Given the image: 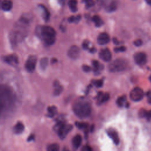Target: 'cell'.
I'll list each match as a JSON object with an SVG mask.
<instances>
[{"mask_svg":"<svg viewBox=\"0 0 151 151\" xmlns=\"http://www.w3.org/2000/svg\"><path fill=\"white\" fill-rule=\"evenodd\" d=\"M146 96H147V101L148 102L151 104V91H149L147 92V94H146Z\"/></svg>","mask_w":151,"mask_h":151,"instance_id":"36","label":"cell"},{"mask_svg":"<svg viewBox=\"0 0 151 151\" xmlns=\"http://www.w3.org/2000/svg\"><path fill=\"white\" fill-rule=\"evenodd\" d=\"M134 60L135 63L139 65H143L147 61V57L145 53L138 52L134 55Z\"/></svg>","mask_w":151,"mask_h":151,"instance_id":"8","label":"cell"},{"mask_svg":"<svg viewBox=\"0 0 151 151\" xmlns=\"http://www.w3.org/2000/svg\"><path fill=\"white\" fill-rule=\"evenodd\" d=\"M68 6L72 12H75L77 11V0H70L68 1Z\"/></svg>","mask_w":151,"mask_h":151,"instance_id":"22","label":"cell"},{"mask_svg":"<svg viewBox=\"0 0 151 151\" xmlns=\"http://www.w3.org/2000/svg\"><path fill=\"white\" fill-rule=\"evenodd\" d=\"M99 57L104 61H109L111 59V54L108 48L101 49L99 52Z\"/></svg>","mask_w":151,"mask_h":151,"instance_id":"11","label":"cell"},{"mask_svg":"<svg viewBox=\"0 0 151 151\" xmlns=\"http://www.w3.org/2000/svg\"><path fill=\"white\" fill-rule=\"evenodd\" d=\"M149 80H150V81H151V76L149 77Z\"/></svg>","mask_w":151,"mask_h":151,"instance_id":"42","label":"cell"},{"mask_svg":"<svg viewBox=\"0 0 151 151\" xmlns=\"http://www.w3.org/2000/svg\"><path fill=\"white\" fill-rule=\"evenodd\" d=\"M14 99L12 89L6 85H0V117L5 115L12 109Z\"/></svg>","mask_w":151,"mask_h":151,"instance_id":"1","label":"cell"},{"mask_svg":"<svg viewBox=\"0 0 151 151\" xmlns=\"http://www.w3.org/2000/svg\"><path fill=\"white\" fill-rule=\"evenodd\" d=\"M81 19V16L77 15V16H71L68 18V21L70 22H78Z\"/></svg>","mask_w":151,"mask_h":151,"instance_id":"29","label":"cell"},{"mask_svg":"<svg viewBox=\"0 0 151 151\" xmlns=\"http://www.w3.org/2000/svg\"><path fill=\"white\" fill-rule=\"evenodd\" d=\"M145 114H146L147 117H151V110H150L149 111H147V112H145Z\"/></svg>","mask_w":151,"mask_h":151,"instance_id":"39","label":"cell"},{"mask_svg":"<svg viewBox=\"0 0 151 151\" xmlns=\"http://www.w3.org/2000/svg\"><path fill=\"white\" fill-rule=\"evenodd\" d=\"M107 133L109 136L112 139V140L116 145H117L119 143V138L118 134L114 130L112 129H110L107 130Z\"/></svg>","mask_w":151,"mask_h":151,"instance_id":"14","label":"cell"},{"mask_svg":"<svg viewBox=\"0 0 151 151\" xmlns=\"http://www.w3.org/2000/svg\"><path fill=\"white\" fill-rule=\"evenodd\" d=\"M82 68L85 72H89L91 70V67L87 65H83Z\"/></svg>","mask_w":151,"mask_h":151,"instance_id":"35","label":"cell"},{"mask_svg":"<svg viewBox=\"0 0 151 151\" xmlns=\"http://www.w3.org/2000/svg\"><path fill=\"white\" fill-rule=\"evenodd\" d=\"M126 50V48L123 46H121V47H117V48H114V51L116 52H122V51H124Z\"/></svg>","mask_w":151,"mask_h":151,"instance_id":"33","label":"cell"},{"mask_svg":"<svg viewBox=\"0 0 151 151\" xmlns=\"http://www.w3.org/2000/svg\"><path fill=\"white\" fill-rule=\"evenodd\" d=\"M24 130V126L22 123L18 122L14 127V132L15 134H20Z\"/></svg>","mask_w":151,"mask_h":151,"instance_id":"19","label":"cell"},{"mask_svg":"<svg viewBox=\"0 0 151 151\" xmlns=\"http://www.w3.org/2000/svg\"><path fill=\"white\" fill-rule=\"evenodd\" d=\"M57 113V108L52 106L48 107V116L52 117Z\"/></svg>","mask_w":151,"mask_h":151,"instance_id":"26","label":"cell"},{"mask_svg":"<svg viewBox=\"0 0 151 151\" xmlns=\"http://www.w3.org/2000/svg\"><path fill=\"white\" fill-rule=\"evenodd\" d=\"M81 141H82V137L81 136V135L80 134H77L76 135L74 138L73 139V147L76 149L78 148L81 143Z\"/></svg>","mask_w":151,"mask_h":151,"instance_id":"16","label":"cell"},{"mask_svg":"<svg viewBox=\"0 0 151 151\" xmlns=\"http://www.w3.org/2000/svg\"><path fill=\"white\" fill-rule=\"evenodd\" d=\"M126 101V97L125 96H121L118 98V99L117 100V104L119 106L122 107Z\"/></svg>","mask_w":151,"mask_h":151,"instance_id":"27","label":"cell"},{"mask_svg":"<svg viewBox=\"0 0 151 151\" xmlns=\"http://www.w3.org/2000/svg\"><path fill=\"white\" fill-rule=\"evenodd\" d=\"M80 51L79 48L77 45L71 46L68 51V56L73 60H76L78 58L80 55Z\"/></svg>","mask_w":151,"mask_h":151,"instance_id":"10","label":"cell"},{"mask_svg":"<svg viewBox=\"0 0 151 151\" xmlns=\"http://www.w3.org/2000/svg\"><path fill=\"white\" fill-rule=\"evenodd\" d=\"M110 41L109 35L106 32H102L97 37V42L100 45H104Z\"/></svg>","mask_w":151,"mask_h":151,"instance_id":"12","label":"cell"},{"mask_svg":"<svg viewBox=\"0 0 151 151\" xmlns=\"http://www.w3.org/2000/svg\"><path fill=\"white\" fill-rule=\"evenodd\" d=\"M83 1L84 2L87 8L91 7L94 5V2L93 0H83Z\"/></svg>","mask_w":151,"mask_h":151,"instance_id":"30","label":"cell"},{"mask_svg":"<svg viewBox=\"0 0 151 151\" xmlns=\"http://www.w3.org/2000/svg\"><path fill=\"white\" fill-rule=\"evenodd\" d=\"M94 84H95V86L97 87H100L102 86L103 85V81L101 80H95L93 81Z\"/></svg>","mask_w":151,"mask_h":151,"instance_id":"31","label":"cell"},{"mask_svg":"<svg viewBox=\"0 0 151 151\" xmlns=\"http://www.w3.org/2000/svg\"><path fill=\"white\" fill-rule=\"evenodd\" d=\"M38 36L43 40L45 44L47 45H52L56 40V32L55 29L50 26H42L38 28Z\"/></svg>","mask_w":151,"mask_h":151,"instance_id":"2","label":"cell"},{"mask_svg":"<svg viewBox=\"0 0 151 151\" xmlns=\"http://www.w3.org/2000/svg\"><path fill=\"white\" fill-rule=\"evenodd\" d=\"M34 139V134H31L29 136L28 138V142H30V141H32Z\"/></svg>","mask_w":151,"mask_h":151,"instance_id":"38","label":"cell"},{"mask_svg":"<svg viewBox=\"0 0 151 151\" xmlns=\"http://www.w3.org/2000/svg\"><path fill=\"white\" fill-rule=\"evenodd\" d=\"M109 94L108 93H99L98 96V102L99 103H103L107 101L109 99Z\"/></svg>","mask_w":151,"mask_h":151,"instance_id":"18","label":"cell"},{"mask_svg":"<svg viewBox=\"0 0 151 151\" xmlns=\"http://www.w3.org/2000/svg\"><path fill=\"white\" fill-rule=\"evenodd\" d=\"M62 151H70V150H69L68 149H67V147H64V148L63 149Z\"/></svg>","mask_w":151,"mask_h":151,"instance_id":"41","label":"cell"},{"mask_svg":"<svg viewBox=\"0 0 151 151\" xmlns=\"http://www.w3.org/2000/svg\"><path fill=\"white\" fill-rule=\"evenodd\" d=\"M0 3H1V0H0Z\"/></svg>","mask_w":151,"mask_h":151,"instance_id":"43","label":"cell"},{"mask_svg":"<svg viewBox=\"0 0 151 151\" xmlns=\"http://www.w3.org/2000/svg\"><path fill=\"white\" fill-rule=\"evenodd\" d=\"M144 96V93L142 88L140 87L134 88L130 93V99L134 101L141 100Z\"/></svg>","mask_w":151,"mask_h":151,"instance_id":"6","label":"cell"},{"mask_svg":"<svg viewBox=\"0 0 151 151\" xmlns=\"http://www.w3.org/2000/svg\"><path fill=\"white\" fill-rule=\"evenodd\" d=\"M47 151H59L60 146L57 143H52L49 145L47 148Z\"/></svg>","mask_w":151,"mask_h":151,"instance_id":"25","label":"cell"},{"mask_svg":"<svg viewBox=\"0 0 151 151\" xmlns=\"http://www.w3.org/2000/svg\"><path fill=\"white\" fill-rule=\"evenodd\" d=\"M39 6H40V8L42 9V12H43V18L44 19L45 21H48L50 19V14L48 10V9L43 5H39Z\"/></svg>","mask_w":151,"mask_h":151,"instance_id":"21","label":"cell"},{"mask_svg":"<svg viewBox=\"0 0 151 151\" xmlns=\"http://www.w3.org/2000/svg\"><path fill=\"white\" fill-rule=\"evenodd\" d=\"M74 113L80 118L88 117L91 111V107L89 103L84 100H78L73 105Z\"/></svg>","mask_w":151,"mask_h":151,"instance_id":"3","label":"cell"},{"mask_svg":"<svg viewBox=\"0 0 151 151\" xmlns=\"http://www.w3.org/2000/svg\"><path fill=\"white\" fill-rule=\"evenodd\" d=\"M92 64L93 65V71L95 73L99 74L101 70L103 69V65L97 60H93L92 61Z\"/></svg>","mask_w":151,"mask_h":151,"instance_id":"17","label":"cell"},{"mask_svg":"<svg viewBox=\"0 0 151 151\" xmlns=\"http://www.w3.org/2000/svg\"><path fill=\"white\" fill-rule=\"evenodd\" d=\"M88 45H89V42L88 41H84L82 44V47L85 50H87L88 48Z\"/></svg>","mask_w":151,"mask_h":151,"instance_id":"34","label":"cell"},{"mask_svg":"<svg viewBox=\"0 0 151 151\" xmlns=\"http://www.w3.org/2000/svg\"><path fill=\"white\" fill-rule=\"evenodd\" d=\"M37 57L34 55H30L28 58L25 65V69L27 71L32 73L34 71L37 64Z\"/></svg>","mask_w":151,"mask_h":151,"instance_id":"7","label":"cell"},{"mask_svg":"<svg viewBox=\"0 0 151 151\" xmlns=\"http://www.w3.org/2000/svg\"><path fill=\"white\" fill-rule=\"evenodd\" d=\"M81 151H92L91 147L88 145H84L81 148Z\"/></svg>","mask_w":151,"mask_h":151,"instance_id":"32","label":"cell"},{"mask_svg":"<svg viewBox=\"0 0 151 151\" xmlns=\"http://www.w3.org/2000/svg\"><path fill=\"white\" fill-rule=\"evenodd\" d=\"M127 62L122 58H118L112 61L109 65V70L111 72H120L124 71L127 67Z\"/></svg>","mask_w":151,"mask_h":151,"instance_id":"4","label":"cell"},{"mask_svg":"<svg viewBox=\"0 0 151 151\" xmlns=\"http://www.w3.org/2000/svg\"><path fill=\"white\" fill-rule=\"evenodd\" d=\"M4 61L10 64V65H15L18 64V57L14 54H11V55H8L7 56H5L4 57Z\"/></svg>","mask_w":151,"mask_h":151,"instance_id":"13","label":"cell"},{"mask_svg":"<svg viewBox=\"0 0 151 151\" xmlns=\"http://www.w3.org/2000/svg\"><path fill=\"white\" fill-rule=\"evenodd\" d=\"M72 126L70 124H66L61 122H58L55 126L56 131L58 132V136L61 139H64L72 129Z\"/></svg>","mask_w":151,"mask_h":151,"instance_id":"5","label":"cell"},{"mask_svg":"<svg viewBox=\"0 0 151 151\" xmlns=\"http://www.w3.org/2000/svg\"><path fill=\"white\" fill-rule=\"evenodd\" d=\"M92 20L93 22L95 24V25L96 27H100L103 24V21L102 19L99 15L93 16V17L92 18Z\"/></svg>","mask_w":151,"mask_h":151,"instance_id":"23","label":"cell"},{"mask_svg":"<svg viewBox=\"0 0 151 151\" xmlns=\"http://www.w3.org/2000/svg\"><path fill=\"white\" fill-rule=\"evenodd\" d=\"M103 4L105 9L108 12H113L117 7V0H104Z\"/></svg>","mask_w":151,"mask_h":151,"instance_id":"9","label":"cell"},{"mask_svg":"<svg viewBox=\"0 0 151 151\" xmlns=\"http://www.w3.org/2000/svg\"><path fill=\"white\" fill-rule=\"evenodd\" d=\"M54 94L55 96L59 95L63 91V87L60 84L58 81H55L54 83Z\"/></svg>","mask_w":151,"mask_h":151,"instance_id":"20","label":"cell"},{"mask_svg":"<svg viewBox=\"0 0 151 151\" xmlns=\"http://www.w3.org/2000/svg\"><path fill=\"white\" fill-rule=\"evenodd\" d=\"M142 41L141 40H137L134 42V44L136 46H140L142 44Z\"/></svg>","mask_w":151,"mask_h":151,"instance_id":"37","label":"cell"},{"mask_svg":"<svg viewBox=\"0 0 151 151\" xmlns=\"http://www.w3.org/2000/svg\"><path fill=\"white\" fill-rule=\"evenodd\" d=\"M76 126L80 129H87L88 128V124L85 122H76Z\"/></svg>","mask_w":151,"mask_h":151,"instance_id":"28","label":"cell"},{"mask_svg":"<svg viewBox=\"0 0 151 151\" xmlns=\"http://www.w3.org/2000/svg\"><path fill=\"white\" fill-rule=\"evenodd\" d=\"M12 2L10 0H4L1 2V8L4 11H8L12 9Z\"/></svg>","mask_w":151,"mask_h":151,"instance_id":"15","label":"cell"},{"mask_svg":"<svg viewBox=\"0 0 151 151\" xmlns=\"http://www.w3.org/2000/svg\"><path fill=\"white\" fill-rule=\"evenodd\" d=\"M48 58L47 57H43L41 59L40 63V67L42 70H45L47 67L48 66Z\"/></svg>","mask_w":151,"mask_h":151,"instance_id":"24","label":"cell"},{"mask_svg":"<svg viewBox=\"0 0 151 151\" xmlns=\"http://www.w3.org/2000/svg\"><path fill=\"white\" fill-rule=\"evenodd\" d=\"M145 1H146V2H147V4L150 5L151 6V0H145Z\"/></svg>","mask_w":151,"mask_h":151,"instance_id":"40","label":"cell"}]
</instances>
